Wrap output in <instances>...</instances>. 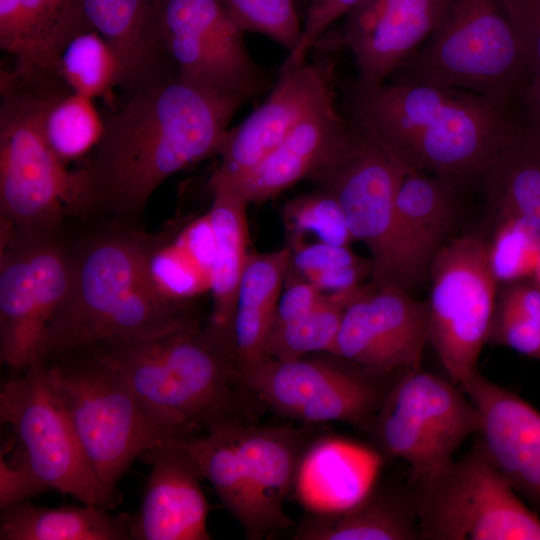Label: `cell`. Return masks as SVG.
<instances>
[{
	"label": "cell",
	"mask_w": 540,
	"mask_h": 540,
	"mask_svg": "<svg viewBox=\"0 0 540 540\" xmlns=\"http://www.w3.org/2000/svg\"><path fill=\"white\" fill-rule=\"evenodd\" d=\"M249 99L177 75L124 94L102 113V135L84 166L89 215L138 218L169 176L219 154L230 121Z\"/></svg>",
	"instance_id": "obj_1"
},
{
	"label": "cell",
	"mask_w": 540,
	"mask_h": 540,
	"mask_svg": "<svg viewBox=\"0 0 540 540\" xmlns=\"http://www.w3.org/2000/svg\"><path fill=\"white\" fill-rule=\"evenodd\" d=\"M351 121L407 167L451 184L482 175L521 132L509 106L423 84H351Z\"/></svg>",
	"instance_id": "obj_2"
},
{
	"label": "cell",
	"mask_w": 540,
	"mask_h": 540,
	"mask_svg": "<svg viewBox=\"0 0 540 540\" xmlns=\"http://www.w3.org/2000/svg\"><path fill=\"white\" fill-rule=\"evenodd\" d=\"M162 241L122 224L72 247L71 298L49 333L43 362L63 351L147 336L195 319L189 299L156 278Z\"/></svg>",
	"instance_id": "obj_3"
},
{
	"label": "cell",
	"mask_w": 540,
	"mask_h": 540,
	"mask_svg": "<svg viewBox=\"0 0 540 540\" xmlns=\"http://www.w3.org/2000/svg\"><path fill=\"white\" fill-rule=\"evenodd\" d=\"M171 442L244 418L251 394L230 355L192 319L161 332L98 343Z\"/></svg>",
	"instance_id": "obj_4"
},
{
	"label": "cell",
	"mask_w": 540,
	"mask_h": 540,
	"mask_svg": "<svg viewBox=\"0 0 540 540\" xmlns=\"http://www.w3.org/2000/svg\"><path fill=\"white\" fill-rule=\"evenodd\" d=\"M59 75L0 73V229L60 232L69 216H89L85 168L68 170L42 126Z\"/></svg>",
	"instance_id": "obj_5"
},
{
	"label": "cell",
	"mask_w": 540,
	"mask_h": 540,
	"mask_svg": "<svg viewBox=\"0 0 540 540\" xmlns=\"http://www.w3.org/2000/svg\"><path fill=\"white\" fill-rule=\"evenodd\" d=\"M42 364L100 484H117L146 450L171 442L116 367L96 346L54 354Z\"/></svg>",
	"instance_id": "obj_6"
},
{
	"label": "cell",
	"mask_w": 540,
	"mask_h": 540,
	"mask_svg": "<svg viewBox=\"0 0 540 540\" xmlns=\"http://www.w3.org/2000/svg\"><path fill=\"white\" fill-rule=\"evenodd\" d=\"M391 77L470 91L506 106L525 83L520 44L500 0H450L435 31Z\"/></svg>",
	"instance_id": "obj_7"
},
{
	"label": "cell",
	"mask_w": 540,
	"mask_h": 540,
	"mask_svg": "<svg viewBox=\"0 0 540 540\" xmlns=\"http://www.w3.org/2000/svg\"><path fill=\"white\" fill-rule=\"evenodd\" d=\"M72 285V247L60 232L0 229V357L10 370L42 362Z\"/></svg>",
	"instance_id": "obj_8"
},
{
	"label": "cell",
	"mask_w": 540,
	"mask_h": 540,
	"mask_svg": "<svg viewBox=\"0 0 540 540\" xmlns=\"http://www.w3.org/2000/svg\"><path fill=\"white\" fill-rule=\"evenodd\" d=\"M369 428L386 454L409 464L416 486L454 461L462 443L479 432L480 415L460 386L420 367L391 384Z\"/></svg>",
	"instance_id": "obj_9"
},
{
	"label": "cell",
	"mask_w": 540,
	"mask_h": 540,
	"mask_svg": "<svg viewBox=\"0 0 540 540\" xmlns=\"http://www.w3.org/2000/svg\"><path fill=\"white\" fill-rule=\"evenodd\" d=\"M413 497L418 539L540 540V518L516 495L481 443Z\"/></svg>",
	"instance_id": "obj_10"
},
{
	"label": "cell",
	"mask_w": 540,
	"mask_h": 540,
	"mask_svg": "<svg viewBox=\"0 0 540 540\" xmlns=\"http://www.w3.org/2000/svg\"><path fill=\"white\" fill-rule=\"evenodd\" d=\"M0 420L17 443L15 461L43 492L108 509L120 503L121 494L107 491L96 477L42 363L1 385Z\"/></svg>",
	"instance_id": "obj_11"
},
{
	"label": "cell",
	"mask_w": 540,
	"mask_h": 540,
	"mask_svg": "<svg viewBox=\"0 0 540 540\" xmlns=\"http://www.w3.org/2000/svg\"><path fill=\"white\" fill-rule=\"evenodd\" d=\"M429 274L427 344L462 388L478 371L497 301L488 243L472 234L450 241L434 257Z\"/></svg>",
	"instance_id": "obj_12"
},
{
	"label": "cell",
	"mask_w": 540,
	"mask_h": 540,
	"mask_svg": "<svg viewBox=\"0 0 540 540\" xmlns=\"http://www.w3.org/2000/svg\"><path fill=\"white\" fill-rule=\"evenodd\" d=\"M377 373L341 361L262 359L241 372L255 400L283 417L306 423L341 421L370 427L389 386Z\"/></svg>",
	"instance_id": "obj_13"
},
{
	"label": "cell",
	"mask_w": 540,
	"mask_h": 540,
	"mask_svg": "<svg viewBox=\"0 0 540 540\" xmlns=\"http://www.w3.org/2000/svg\"><path fill=\"white\" fill-rule=\"evenodd\" d=\"M404 168L385 147L359 129L352 145L310 178L336 197L354 239L369 250L370 282L376 286L402 287L395 211Z\"/></svg>",
	"instance_id": "obj_14"
},
{
	"label": "cell",
	"mask_w": 540,
	"mask_h": 540,
	"mask_svg": "<svg viewBox=\"0 0 540 540\" xmlns=\"http://www.w3.org/2000/svg\"><path fill=\"white\" fill-rule=\"evenodd\" d=\"M158 25L177 76L223 93L250 98L268 87L244 31L218 0H159Z\"/></svg>",
	"instance_id": "obj_15"
},
{
	"label": "cell",
	"mask_w": 540,
	"mask_h": 540,
	"mask_svg": "<svg viewBox=\"0 0 540 540\" xmlns=\"http://www.w3.org/2000/svg\"><path fill=\"white\" fill-rule=\"evenodd\" d=\"M428 305L397 285L369 283L347 305L329 354L377 373L421 367Z\"/></svg>",
	"instance_id": "obj_16"
},
{
	"label": "cell",
	"mask_w": 540,
	"mask_h": 540,
	"mask_svg": "<svg viewBox=\"0 0 540 540\" xmlns=\"http://www.w3.org/2000/svg\"><path fill=\"white\" fill-rule=\"evenodd\" d=\"M334 103V67L330 61L307 59L299 65L281 67L269 97L229 129L212 179L237 181L271 154L301 122Z\"/></svg>",
	"instance_id": "obj_17"
},
{
	"label": "cell",
	"mask_w": 540,
	"mask_h": 540,
	"mask_svg": "<svg viewBox=\"0 0 540 540\" xmlns=\"http://www.w3.org/2000/svg\"><path fill=\"white\" fill-rule=\"evenodd\" d=\"M450 0H364L334 43L351 52L357 81H387L435 31Z\"/></svg>",
	"instance_id": "obj_18"
},
{
	"label": "cell",
	"mask_w": 540,
	"mask_h": 540,
	"mask_svg": "<svg viewBox=\"0 0 540 540\" xmlns=\"http://www.w3.org/2000/svg\"><path fill=\"white\" fill-rule=\"evenodd\" d=\"M139 460L151 466L139 511L131 515L135 540H209L208 502L201 476L191 457L176 442L143 452Z\"/></svg>",
	"instance_id": "obj_19"
},
{
	"label": "cell",
	"mask_w": 540,
	"mask_h": 540,
	"mask_svg": "<svg viewBox=\"0 0 540 540\" xmlns=\"http://www.w3.org/2000/svg\"><path fill=\"white\" fill-rule=\"evenodd\" d=\"M462 389L478 409L491 460L516 492L540 505V411L479 371Z\"/></svg>",
	"instance_id": "obj_20"
},
{
	"label": "cell",
	"mask_w": 540,
	"mask_h": 540,
	"mask_svg": "<svg viewBox=\"0 0 540 540\" xmlns=\"http://www.w3.org/2000/svg\"><path fill=\"white\" fill-rule=\"evenodd\" d=\"M358 134V127L343 118L334 103L301 122L246 175L225 183L239 191L248 203L266 202L332 163Z\"/></svg>",
	"instance_id": "obj_21"
},
{
	"label": "cell",
	"mask_w": 540,
	"mask_h": 540,
	"mask_svg": "<svg viewBox=\"0 0 540 540\" xmlns=\"http://www.w3.org/2000/svg\"><path fill=\"white\" fill-rule=\"evenodd\" d=\"M235 441L253 505L257 539L291 524L283 504L294 489L301 458L309 445L304 431L237 421Z\"/></svg>",
	"instance_id": "obj_22"
},
{
	"label": "cell",
	"mask_w": 540,
	"mask_h": 540,
	"mask_svg": "<svg viewBox=\"0 0 540 540\" xmlns=\"http://www.w3.org/2000/svg\"><path fill=\"white\" fill-rule=\"evenodd\" d=\"M84 16L118 58L123 95L175 76L161 41L159 0H81Z\"/></svg>",
	"instance_id": "obj_23"
},
{
	"label": "cell",
	"mask_w": 540,
	"mask_h": 540,
	"mask_svg": "<svg viewBox=\"0 0 540 540\" xmlns=\"http://www.w3.org/2000/svg\"><path fill=\"white\" fill-rule=\"evenodd\" d=\"M453 186L405 165L396 195L395 236L406 290L429 272L445 245L455 217Z\"/></svg>",
	"instance_id": "obj_24"
},
{
	"label": "cell",
	"mask_w": 540,
	"mask_h": 540,
	"mask_svg": "<svg viewBox=\"0 0 540 540\" xmlns=\"http://www.w3.org/2000/svg\"><path fill=\"white\" fill-rule=\"evenodd\" d=\"M90 29L81 0H0V46L18 74H58L66 45Z\"/></svg>",
	"instance_id": "obj_25"
},
{
	"label": "cell",
	"mask_w": 540,
	"mask_h": 540,
	"mask_svg": "<svg viewBox=\"0 0 540 540\" xmlns=\"http://www.w3.org/2000/svg\"><path fill=\"white\" fill-rule=\"evenodd\" d=\"M212 204L207 214L213 238L210 267L212 310L206 333L228 354L240 280L248 251V201L234 187L211 179ZM230 355V354H229Z\"/></svg>",
	"instance_id": "obj_26"
},
{
	"label": "cell",
	"mask_w": 540,
	"mask_h": 540,
	"mask_svg": "<svg viewBox=\"0 0 540 540\" xmlns=\"http://www.w3.org/2000/svg\"><path fill=\"white\" fill-rule=\"evenodd\" d=\"M375 464L371 454L348 442L318 439L301 458L293 490L310 513L336 512L369 491Z\"/></svg>",
	"instance_id": "obj_27"
},
{
	"label": "cell",
	"mask_w": 540,
	"mask_h": 540,
	"mask_svg": "<svg viewBox=\"0 0 540 540\" xmlns=\"http://www.w3.org/2000/svg\"><path fill=\"white\" fill-rule=\"evenodd\" d=\"M290 256L289 246L267 253L250 252L248 256L238 288L229 347L240 374L263 359Z\"/></svg>",
	"instance_id": "obj_28"
},
{
	"label": "cell",
	"mask_w": 540,
	"mask_h": 540,
	"mask_svg": "<svg viewBox=\"0 0 540 540\" xmlns=\"http://www.w3.org/2000/svg\"><path fill=\"white\" fill-rule=\"evenodd\" d=\"M297 540L418 539L413 498L368 491L351 506L331 513H310L294 533Z\"/></svg>",
	"instance_id": "obj_29"
},
{
	"label": "cell",
	"mask_w": 540,
	"mask_h": 540,
	"mask_svg": "<svg viewBox=\"0 0 540 540\" xmlns=\"http://www.w3.org/2000/svg\"><path fill=\"white\" fill-rule=\"evenodd\" d=\"M96 505L37 507L28 500L1 509V540H130L131 515Z\"/></svg>",
	"instance_id": "obj_30"
},
{
	"label": "cell",
	"mask_w": 540,
	"mask_h": 540,
	"mask_svg": "<svg viewBox=\"0 0 540 540\" xmlns=\"http://www.w3.org/2000/svg\"><path fill=\"white\" fill-rule=\"evenodd\" d=\"M498 220H515L540 205V143L522 131L482 174Z\"/></svg>",
	"instance_id": "obj_31"
},
{
	"label": "cell",
	"mask_w": 540,
	"mask_h": 540,
	"mask_svg": "<svg viewBox=\"0 0 540 540\" xmlns=\"http://www.w3.org/2000/svg\"><path fill=\"white\" fill-rule=\"evenodd\" d=\"M42 126L50 147L67 165L96 147L103 132V118L93 99L63 84L49 99Z\"/></svg>",
	"instance_id": "obj_32"
},
{
	"label": "cell",
	"mask_w": 540,
	"mask_h": 540,
	"mask_svg": "<svg viewBox=\"0 0 540 540\" xmlns=\"http://www.w3.org/2000/svg\"><path fill=\"white\" fill-rule=\"evenodd\" d=\"M365 287L354 292L326 294L305 316L270 331L265 342L263 359L290 360L316 352L329 354L347 305Z\"/></svg>",
	"instance_id": "obj_33"
},
{
	"label": "cell",
	"mask_w": 540,
	"mask_h": 540,
	"mask_svg": "<svg viewBox=\"0 0 540 540\" xmlns=\"http://www.w3.org/2000/svg\"><path fill=\"white\" fill-rule=\"evenodd\" d=\"M58 74L74 93L112 102L119 87L121 70L117 56L95 30H86L66 45L58 64Z\"/></svg>",
	"instance_id": "obj_34"
},
{
	"label": "cell",
	"mask_w": 540,
	"mask_h": 540,
	"mask_svg": "<svg viewBox=\"0 0 540 540\" xmlns=\"http://www.w3.org/2000/svg\"><path fill=\"white\" fill-rule=\"evenodd\" d=\"M281 216L289 246L304 241L308 233L316 235L319 241L335 245L350 247L356 241L338 200L324 188L318 187L287 201Z\"/></svg>",
	"instance_id": "obj_35"
},
{
	"label": "cell",
	"mask_w": 540,
	"mask_h": 540,
	"mask_svg": "<svg viewBox=\"0 0 540 540\" xmlns=\"http://www.w3.org/2000/svg\"><path fill=\"white\" fill-rule=\"evenodd\" d=\"M246 32L270 38L291 53L298 45L302 25L297 0H218Z\"/></svg>",
	"instance_id": "obj_36"
},
{
	"label": "cell",
	"mask_w": 540,
	"mask_h": 540,
	"mask_svg": "<svg viewBox=\"0 0 540 540\" xmlns=\"http://www.w3.org/2000/svg\"><path fill=\"white\" fill-rule=\"evenodd\" d=\"M538 253L516 223L498 220L488 257L499 285L531 278Z\"/></svg>",
	"instance_id": "obj_37"
},
{
	"label": "cell",
	"mask_w": 540,
	"mask_h": 540,
	"mask_svg": "<svg viewBox=\"0 0 540 540\" xmlns=\"http://www.w3.org/2000/svg\"><path fill=\"white\" fill-rule=\"evenodd\" d=\"M364 0H310L302 34L297 47L288 54L282 67H292L305 62L309 53L329 27L340 17L346 16Z\"/></svg>",
	"instance_id": "obj_38"
},
{
	"label": "cell",
	"mask_w": 540,
	"mask_h": 540,
	"mask_svg": "<svg viewBox=\"0 0 540 540\" xmlns=\"http://www.w3.org/2000/svg\"><path fill=\"white\" fill-rule=\"evenodd\" d=\"M487 343L540 360V326L496 301Z\"/></svg>",
	"instance_id": "obj_39"
},
{
	"label": "cell",
	"mask_w": 540,
	"mask_h": 540,
	"mask_svg": "<svg viewBox=\"0 0 540 540\" xmlns=\"http://www.w3.org/2000/svg\"><path fill=\"white\" fill-rule=\"evenodd\" d=\"M500 1L520 44L526 82L540 76V0Z\"/></svg>",
	"instance_id": "obj_40"
},
{
	"label": "cell",
	"mask_w": 540,
	"mask_h": 540,
	"mask_svg": "<svg viewBox=\"0 0 540 540\" xmlns=\"http://www.w3.org/2000/svg\"><path fill=\"white\" fill-rule=\"evenodd\" d=\"M289 247L291 249L289 269H294L297 275L308 270L349 266L368 260L358 256L349 246L322 241L316 243L301 241Z\"/></svg>",
	"instance_id": "obj_41"
},
{
	"label": "cell",
	"mask_w": 540,
	"mask_h": 540,
	"mask_svg": "<svg viewBox=\"0 0 540 540\" xmlns=\"http://www.w3.org/2000/svg\"><path fill=\"white\" fill-rule=\"evenodd\" d=\"M289 278L281 293L270 331L288 325L312 311L326 296L309 281ZM269 331V332H270Z\"/></svg>",
	"instance_id": "obj_42"
},
{
	"label": "cell",
	"mask_w": 540,
	"mask_h": 540,
	"mask_svg": "<svg viewBox=\"0 0 540 540\" xmlns=\"http://www.w3.org/2000/svg\"><path fill=\"white\" fill-rule=\"evenodd\" d=\"M504 286L497 301L540 326V286L531 278Z\"/></svg>",
	"instance_id": "obj_43"
},
{
	"label": "cell",
	"mask_w": 540,
	"mask_h": 540,
	"mask_svg": "<svg viewBox=\"0 0 540 540\" xmlns=\"http://www.w3.org/2000/svg\"><path fill=\"white\" fill-rule=\"evenodd\" d=\"M526 121L522 132L540 143V76L530 78L522 88Z\"/></svg>",
	"instance_id": "obj_44"
},
{
	"label": "cell",
	"mask_w": 540,
	"mask_h": 540,
	"mask_svg": "<svg viewBox=\"0 0 540 540\" xmlns=\"http://www.w3.org/2000/svg\"><path fill=\"white\" fill-rule=\"evenodd\" d=\"M531 279L540 286V251L537 256Z\"/></svg>",
	"instance_id": "obj_45"
},
{
	"label": "cell",
	"mask_w": 540,
	"mask_h": 540,
	"mask_svg": "<svg viewBox=\"0 0 540 540\" xmlns=\"http://www.w3.org/2000/svg\"><path fill=\"white\" fill-rule=\"evenodd\" d=\"M298 1H299V0H297V2H298Z\"/></svg>",
	"instance_id": "obj_46"
}]
</instances>
